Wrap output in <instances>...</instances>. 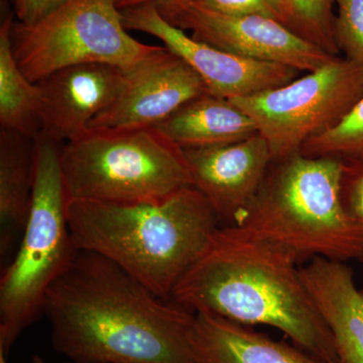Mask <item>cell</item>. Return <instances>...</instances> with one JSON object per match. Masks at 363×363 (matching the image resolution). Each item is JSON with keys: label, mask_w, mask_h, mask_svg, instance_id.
Wrapping results in <instances>:
<instances>
[{"label": "cell", "mask_w": 363, "mask_h": 363, "mask_svg": "<svg viewBox=\"0 0 363 363\" xmlns=\"http://www.w3.org/2000/svg\"><path fill=\"white\" fill-rule=\"evenodd\" d=\"M300 154L340 160L363 157V96L335 125L308 140Z\"/></svg>", "instance_id": "obj_20"}, {"label": "cell", "mask_w": 363, "mask_h": 363, "mask_svg": "<svg viewBox=\"0 0 363 363\" xmlns=\"http://www.w3.org/2000/svg\"><path fill=\"white\" fill-rule=\"evenodd\" d=\"M126 71L108 63H85L52 72L37 82L42 96L40 133L65 143L87 130L123 92Z\"/></svg>", "instance_id": "obj_13"}, {"label": "cell", "mask_w": 363, "mask_h": 363, "mask_svg": "<svg viewBox=\"0 0 363 363\" xmlns=\"http://www.w3.org/2000/svg\"><path fill=\"white\" fill-rule=\"evenodd\" d=\"M35 180V138L0 128V250L6 257L28 221Z\"/></svg>", "instance_id": "obj_17"}, {"label": "cell", "mask_w": 363, "mask_h": 363, "mask_svg": "<svg viewBox=\"0 0 363 363\" xmlns=\"http://www.w3.org/2000/svg\"><path fill=\"white\" fill-rule=\"evenodd\" d=\"M66 0H16V16L25 25L37 23Z\"/></svg>", "instance_id": "obj_24"}, {"label": "cell", "mask_w": 363, "mask_h": 363, "mask_svg": "<svg viewBox=\"0 0 363 363\" xmlns=\"http://www.w3.org/2000/svg\"><path fill=\"white\" fill-rule=\"evenodd\" d=\"M11 35L14 58L33 83L79 64L128 70L159 47L131 37L116 0H66L32 25L13 21Z\"/></svg>", "instance_id": "obj_7"}, {"label": "cell", "mask_w": 363, "mask_h": 363, "mask_svg": "<svg viewBox=\"0 0 363 363\" xmlns=\"http://www.w3.org/2000/svg\"><path fill=\"white\" fill-rule=\"evenodd\" d=\"M13 14L0 26V124L1 128L35 138L42 130V96L14 58L11 47Z\"/></svg>", "instance_id": "obj_18"}, {"label": "cell", "mask_w": 363, "mask_h": 363, "mask_svg": "<svg viewBox=\"0 0 363 363\" xmlns=\"http://www.w3.org/2000/svg\"><path fill=\"white\" fill-rule=\"evenodd\" d=\"M341 200L351 218L363 226V164L352 166L343 162Z\"/></svg>", "instance_id": "obj_23"}, {"label": "cell", "mask_w": 363, "mask_h": 363, "mask_svg": "<svg viewBox=\"0 0 363 363\" xmlns=\"http://www.w3.org/2000/svg\"><path fill=\"white\" fill-rule=\"evenodd\" d=\"M363 96V68L338 58L288 84L229 99L267 140L272 162L300 152L313 136L343 118Z\"/></svg>", "instance_id": "obj_8"}, {"label": "cell", "mask_w": 363, "mask_h": 363, "mask_svg": "<svg viewBox=\"0 0 363 363\" xmlns=\"http://www.w3.org/2000/svg\"><path fill=\"white\" fill-rule=\"evenodd\" d=\"M166 1V0H116L118 9H124L128 7L140 6L143 4H159V2Z\"/></svg>", "instance_id": "obj_25"}, {"label": "cell", "mask_w": 363, "mask_h": 363, "mask_svg": "<svg viewBox=\"0 0 363 363\" xmlns=\"http://www.w3.org/2000/svg\"><path fill=\"white\" fill-rule=\"evenodd\" d=\"M0 363H6V355L0 351Z\"/></svg>", "instance_id": "obj_27"}, {"label": "cell", "mask_w": 363, "mask_h": 363, "mask_svg": "<svg viewBox=\"0 0 363 363\" xmlns=\"http://www.w3.org/2000/svg\"><path fill=\"white\" fill-rule=\"evenodd\" d=\"M54 350L74 363H197L196 313L160 298L111 259L79 250L50 288Z\"/></svg>", "instance_id": "obj_1"}, {"label": "cell", "mask_w": 363, "mask_h": 363, "mask_svg": "<svg viewBox=\"0 0 363 363\" xmlns=\"http://www.w3.org/2000/svg\"><path fill=\"white\" fill-rule=\"evenodd\" d=\"M182 150L193 186L211 205L220 226L235 225L269 172L272 157L267 140L257 133L230 145Z\"/></svg>", "instance_id": "obj_12"}, {"label": "cell", "mask_w": 363, "mask_h": 363, "mask_svg": "<svg viewBox=\"0 0 363 363\" xmlns=\"http://www.w3.org/2000/svg\"><path fill=\"white\" fill-rule=\"evenodd\" d=\"M156 6L164 20L181 30H191L195 40L243 58L307 73L338 58L272 18L229 16L195 0H166Z\"/></svg>", "instance_id": "obj_9"}, {"label": "cell", "mask_w": 363, "mask_h": 363, "mask_svg": "<svg viewBox=\"0 0 363 363\" xmlns=\"http://www.w3.org/2000/svg\"><path fill=\"white\" fill-rule=\"evenodd\" d=\"M202 6L229 16H259L284 25V14L279 0H195Z\"/></svg>", "instance_id": "obj_22"}, {"label": "cell", "mask_w": 363, "mask_h": 363, "mask_svg": "<svg viewBox=\"0 0 363 363\" xmlns=\"http://www.w3.org/2000/svg\"><path fill=\"white\" fill-rule=\"evenodd\" d=\"M274 162L235 226L284 248L300 264L317 257L362 262L363 226L341 200L342 160L297 152Z\"/></svg>", "instance_id": "obj_4"}, {"label": "cell", "mask_w": 363, "mask_h": 363, "mask_svg": "<svg viewBox=\"0 0 363 363\" xmlns=\"http://www.w3.org/2000/svg\"><path fill=\"white\" fill-rule=\"evenodd\" d=\"M156 128L181 150L220 147L259 133L245 112L210 93L188 102Z\"/></svg>", "instance_id": "obj_16"}, {"label": "cell", "mask_w": 363, "mask_h": 363, "mask_svg": "<svg viewBox=\"0 0 363 363\" xmlns=\"http://www.w3.org/2000/svg\"><path fill=\"white\" fill-rule=\"evenodd\" d=\"M284 14V26L298 37L337 56L334 35L336 0H279Z\"/></svg>", "instance_id": "obj_19"}, {"label": "cell", "mask_w": 363, "mask_h": 363, "mask_svg": "<svg viewBox=\"0 0 363 363\" xmlns=\"http://www.w3.org/2000/svg\"><path fill=\"white\" fill-rule=\"evenodd\" d=\"M69 363H74V362H69Z\"/></svg>", "instance_id": "obj_28"}, {"label": "cell", "mask_w": 363, "mask_h": 363, "mask_svg": "<svg viewBox=\"0 0 363 363\" xmlns=\"http://www.w3.org/2000/svg\"><path fill=\"white\" fill-rule=\"evenodd\" d=\"M125 71L123 92L88 128H156L188 102L209 93L185 61L161 45Z\"/></svg>", "instance_id": "obj_11"}, {"label": "cell", "mask_w": 363, "mask_h": 363, "mask_svg": "<svg viewBox=\"0 0 363 363\" xmlns=\"http://www.w3.org/2000/svg\"><path fill=\"white\" fill-rule=\"evenodd\" d=\"M68 201L133 204L193 186L183 150L155 126L87 128L62 145Z\"/></svg>", "instance_id": "obj_6"}, {"label": "cell", "mask_w": 363, "mask_h": 363, "mask_svg": "<svg viewBox=\"0 0 363 363\" xmlns=\"http://www.w3.org/2000/svg\"><path fill=\"white\" fill-rule=\"evenodd\" d=\"M192 345L197 363H326L295 344L206 313H196Z\"/></svg>", "instance_id": "obj_15"}, {"label": "cell", "mask_w": 363, "mask_h": 363, "mask_svg": "<svg viewBox=\"0 0 363 363\" xmlns=\"http://www.w3.org/2000/svg\"><path fill=\"white\" fill-rule=\"evenodd\" d=\"M32 363H47L45 362L44 359H43L42 357H38V355H35V357H33Z\"/></svg>", "instance_id": "obj_26"}, {"label": "cell", "mask_w": 363, "mask_h": 363, "mask_svg": "<svg viewBox=\"0 0 363 363\" xmlns=\"http://www.w3.org/2000/svg\"><path fill=\"white\" fill-rule=\"evenodd\" d=\"M126 30L161 40L164 47L185 61L202 79L208 92L224 99L252 96L298 78V71L279 64L243 58L188 35L162 18L156 4L121 9Z\"/></svg>", "instance_id": "obj_10"}, {"label": "cell", "mask_w": 363, "mask_h": 363, "mask_svg": "<svg viewBox=\"0 0 363 363\" xmlns=\"http://www.w3.org/2000/svg\"><path fill=\"white\" fill-rule=\"evenodd\" d=\"M62 145L43 133L35 138L30 213L18 250L0 279V351L6 357L23 330L45 314L50 288L79 252L67 214Z\"/></svg>", "instance_id": "obj_5"}, {"label": "cell", "mask_w": 363, "mask_h": 363, "mask_svg": "<svg viewBox=\"0 0 363 363\" xmlns=\"http://www.w3.org/2000/svg\"><path fill=\"white\" fill-rule=\"evenodd\" d=\"M334 35L339 52L363 68V0H336Z\"/></svg>", "instance_id": "obj_21"}, {"label": "cell", "mask_w": 363, "mask_h": 363, "mask_svg": "<svg viewBox=\"0 0 363 363\" xmlns=\"http://www.w3.org/2000/svg\"><path fill=\"white\" fill-rule=\"evenodd\" d=\"M298 264L292 253L240 226H220L171 298L194 313L274 327L298 347L334 363L333 336Z\"/></svg>", "instance_id": "obj_2"}, {"label": "cell", "mask_w": 363, "mask_h": 363, "mask_svg": "<svg viewBox=\"0 0 363 363\" xmlns=\"http://www.w3.org/2000/svg\"><path fill=\"white\" fill-rule=\"evenodd\" d=\"M301 276L330 329L334 363H363V290L344 262L313 259Z\"/></svg>", "instance_id": "obj_14"}, {"label": "cell", "mask_w": 363, "mask_h": 363, "mask_svg": "<svg viewBox=\"0 0 363 363\" xmlns=\"http://www.w3.org/2000/svg\"><path fill=\"white\" fill-rule=\"evenodd\" d=\"M67 214L79 250L111 259L166 300L220 227L194 186L156 202L73 200Z\"/></svg>", "instance_id": "obj_3"}]
</instances>
